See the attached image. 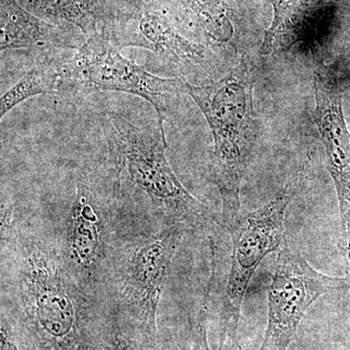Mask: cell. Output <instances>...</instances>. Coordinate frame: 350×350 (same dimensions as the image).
<instances>
[{"mask_svg": "<svg viewBox=\"0 0 350 350\" xmlns=\"http://www.w3.org/2000/svg\"><path fill=\"white\" fill-rule=\"evenodd\" d=\"M345 280L313 269L285 239L267 288L268 325L259 350H287L306 310L322 295L344 287Z\"/></svg>", "mask_w": 350, "mask_h": 350, "instance_id": "ba28073f", "label": "cell"}, {"mask_svg": "<svg viewBox=\"0 0 350 350\" xmlns=\"http://www.w3.org/2000/svg\"><path fill=\"white\" fill-rule=\"evenodd\" d=\"M105 350H162L159 335L145 331L117 315L111 338Z\"/></svg>", "mask_w": 350, "mask_h": 350, "instance_id": "5bb4252c", "label": "cell"}, {"mask_svg": "<svg viewBox=\"0 0 350 350\" xmlns=\"http://www.w3.org/2000/svg\"><path fill=\"white\" fill-rule=\"evenodd\" d=\"M112 217L109 204L93 176L83 172L76 180L66 234L59 238L76 275L107 300L110 267L118 243L113 241Z\"/></svg>", "mask_w": 350, "mask_h": 350, "instance_id": "52a82bcc", "label": "cell"}, {"mask_svg": "<svg viewBox=\"0 0 350 350\" xmlns=\"http://www.w3.org/2000/svg\"><path fill=\"white\" fill-rule=\"evenodd\" d=\"M298 2L299 0H273V22L265 34L260 54L267 56L278 49L284 34L287 20L294 12Z\"/></svg>", "mask_w": 350, "mask_h": 350, "instance_id": "2e32d148", "label": "cell"}, {"mask_svg": "<svg viewBox=\"0 0 350 350\" xmlns=\"http://www.w3.org/2000/svg\"><path fill=\"white\" fill-rule=\"evenodd\" d=\"M1 39L0 49L25 51L39 57L59 54L63 51L78 50L75 29L53 24L27 10L17 0H0ZM77 31V29H76Z\"/></svg>", "mask_w": 350, "mask_h": 350, "instance_id": "8fae6325", "label": "cell"}, {"mask_svg": "<svg viewBox=\"0 0 350 350\" xmlns=\"http://www.w3.org/2000/svg\"><path fill=\"white\" fill-rule=\"evenodd\" d=\"M103 34L88 38L62 66L57 94L66 100H82L100 92L135 94L148 101L161 125L174 100L186 94V80L162 78L126 59Z\"/></svg>", "mask_w": 350, "mask_h": 350, "instance_id": "277c9868", "label": "cell"}, {"mask_svg": "<svg viewBox=\"0 0 350 350\" xmlns=\"http://www.w3.org/2000/svg\"><path fill=\"white\" fill-rule=\"evenodd\" d=\"M189 11L200 36L209 45L229 43L234 33L223 0H189Z\"/></svg>", "mask_w": 350, "mask_h": 350, "instance_id": "4fadbf2b", "label": "cell"}, {"mask_svg": "<svg viewBox=\"0 0 350 350\" xmlns=\"http://www.w3.org/2000/svg\"><path fill=\"white\" fill-rule=\"evenodd\" d=\"M345 85L335 69L314 71L315 121L340 208L342 248L350 262V133L344 113Z\"/></svg>", "mask_w": 350, "mask_h": 350, "instance_id": "30bf717a", "label": "cell"}, {"mask_svg": "<svg viewBox=\"0 0 350 350\" xmlns=\"http://www.w3.org/2000/svg\"><path fill=\"white\" fill-rule=\"evenodd\" d=\"M0 350H39L19 317L1 304Z\"/></svg>", "mask_w": 350, "mask_h": 350, "instance_id": "9a60e30c", "label": "cell"}, {"mask_svg": "<svg viewBox=\"0 0 350 350\" xmlns=\"http://www.w3.org/2000/svg\"><path fill=\"white\" fill-rule=\"evenodd\" d=\"M253 88V77L244 64L211 84L196 86L186 81V94L204 113L213 133L208 178L220 194L222 228L241 215V183L260 137Z\"/></svg>", "mask_w": 350, "mask_h": 350, "instance_id": "3957f363", "label": "cell"}, {"mask_svg": "<svg viewBox=\"0 0 350 350\" xmlns=\"http://www.w3.org/2000/svg\"><path fill=\"white\" fill-rule=\"evenodd\" d=\"M133 1H137L138 3L144 4V6L153 7V8H162L163 3L165 0H133Z\"/></svg>", "mask_w": 350, "mask_h": 350, "instance_id": "ac0fdd59", "label": "cell"}, {"mask_svg": "<svg viewBox=\"0 0 350 350\" xmlns=\"http://www.w3.org/2000/svg\"><path fill=\"white\" fill-rule=\"evenodd\" d=\"M181 229L140 234L117 243L108 280V296L120 317L159 335L157 312L170 267L182 238Z\"/></svg>", "mask_w": 350, "mask_h": 350, "instance_id": "5b68a950", "label": "cell"}, {"mask_svg": "<svg viewBox=\"0 0 350 350\" xmlns=\"http://www.w3.org/2000/svg\"><path fill=\"white\" fill-rule=\"evenodd\" d=\"M103 36L119 49L140 47L150 51L183 79L185 76L206 75L213 69V53L204 44L184 38L159 8L138 4L120 15Z\"/></svg>", "mask_w": 350, "mask_h": 350, "instance_id": "9c48e42d", "label": "cell"}, {"mask_svg": "<svg viewBox=\"0 0 350 350\" xmlns=\"http://www.w3.org/2000/svg\"><path fill=\"white\" fill-rule=\"evenodd\" d=\"M64 59L59 54L39 57L19 81L1 96L0 117L16 105L39 94H57Z\"/></svg>", "mask_w": 350, "mask_h": 350, "instance_id": "7c38bea8", "label": "cell"}, {"mask_svg": "<svg viewBox=\"0 0 350 350\" xmlns=\"http://www.w3.org/2000/svg\"><path fill=\"white\" fill-rule=\"evenodd\" d=\"M206 306L200 310L197 319L191 322L192 329V350H211L207 338ZM218 350H238L237 345L232 349H226V345H220Z\"/></svg>", "mask_w": 350, "mask_h": 350, "instance_id": "e0dca14e", "label": "cell"}, {"mask_svg": "<svg viewBox=\"0 0 350 350\" xmlns=\"http://www.w3.org/2000/svg\"><path fill=\"white\" fill-rule=\"evenodd\" d=\"M105 155L98 176L92 175L113 215L139 223L144 234L183 230H214L219 221L189 193L170 167L165 154V128L159 120L144 122L125 113L101 114Z\"/></svg>", "mask_w": 350, "mask_h": 350, "instance_id": "7a4b0ae2", "label": "cell"}, {"mask_svg": "<svg viewBox=\"0 0 350 350\" xmlns=\"http://www.w3.org/2000/svg\"><path fill=\"white\" fill-rule=\"evenodd\" d=\"M301 181L300 175L268 204L250 213H241L229 227H221L231 238L232 252L229 276L221 297L220 342L236 338L251 278L264 258L280 250L284 243L285 214Z\"/></svg>", "mask_w": 350, "mask_h": 350, "instance_id": "8992f818", "label": "cell"}, {"mask_svg": "<svg viewBox=\"0 0 350 350\" xmlns=\"http://www.w3.org/2000/svg\"><path fill=\"white\" fill-rule=\"evenodd\" d=\"M1 213V304L31 334L39 350H105L116 310L90 289L64 255L61 238Z\"/></svg>", "mask_w": 350, "mask_h": 350, "instance_id": "6da1fadb", "label": "cell"}]
</instances>
